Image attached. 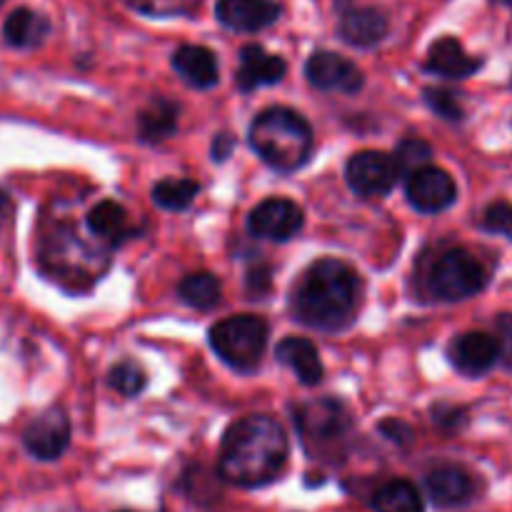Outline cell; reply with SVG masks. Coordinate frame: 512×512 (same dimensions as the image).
<instances>
[{"label":"cell","mask_w":512,"mask_h":512,"mask_svg":"<svg viewBox=\"0 0 512 512\" xmlns=\"http://www.w3.org/2000/svg\"><path fill=\"white\" fill-rule=\"evenodd\" d=\"M350 190L360 198H383L398 183V170L390 155L380 150H360L348 160L345 168Z\"/></svg>","instance_id":"cell-7"},{"label":"cell","mask_w":512,"mask_h":512,"mask_svg":"<svg viewBox=\"0 0 512 512\" xmlns=\"http://www.w3.org/2000/svg\"><path fill=\"white\" fill-rule=\"evenodd\" d=\"M498 345L500 360L512 370V315H500L498 318Z\"/></svg>","instance_id":"cell-31"},{"label":"cell","mask_w":512,"mask_h":512,"mask_svg":"<svg viewBox=\"0 0 512 512\" xmlns=\"http://www.w3.org/2000/svg\"><path fill=\"white\" fill-rule=\"evenodd\" d=\"M215 15L225 28L258 33L280 18V5L275 0H218Z\"/></svg>","instance_id":"cell-14"},{"label":"cell","mask_w":512,"mask_h":512,"mask_svg":"<svg viewBox=\"0 0 512 512\" xmlns=\"http://www.w3.org/2000/svg\"><path fill=\"white\" fill-rule=\"evenodd\" d=\"M0 3H3V0H0Z\"/></svg>","instance_id":"cell-37"},{"label":"cell","mask_w":512,"mask_h":512,"mask_svg":"<svg viewBox=\"0 0 512 512\" xmlns=\"http://www.w3.org/2000/svg\"><path fill=\"white\" fill-rule=\"evenodd\" d=\"M208 338L223 363L238 373H253L268 348L270 328L258 315H233L215 323Z\"/></svg>","instance_id":"cell-4"},{"label":"cell","mask_w":512,"mask_h":512,"mask_svg":"<svg viewBox=\"0 0 512 512\" xmlns=\"http://www.w3.org/2000/svg\"><path fill=\"white\" fill-rule=\"evenodd\" d=\"M408 200L420 213H443L458 200V185L448 170L428 165L408 178Z\"/></svg>","instance_id":"cell-11"},{"label":"cell","mask_w":512,"mask_h":512,"mask_svg":"<svg viewBox=\"0 0 512 512\" xmlns=\"http://www.w3.org/2000/svg\"><path fill=\"white\" fill-rule=\"evenodd\" d=\"M483 68V58H475V55L465 53L463 43L458 38H445L435 40L428 50V60H425V70L433 75L448 80H463L475 75Z\"/></svg>","instance_id":"cell-15"},{"label":"cell","mask_w":512,"mask_h":512,"mask_svg":"<svg viewBox=\"0 0 512 512\" xmlns=\"http://www.w3.org/2000/svg\"><path fill=\"white\" fill-rule=\"evenodd\" d=\"M380 430L388 435V440H393V443L398 445H408L410 440H413V430H410L403 420H385V423L380 425Z\"/></svg>","instance_id":"cell-32"},{"label":"cell","mask_w":512,"mask_h":512,"mask_svg":"<svg viewBox=\"0 0 512 512\" xmlns=\"http://www.w3.org/2000/svg\"><path fill=\"white\" fill-rule=\"evenodd\" d=\"M248 230L253 238L285 243L303 230V210L288 198H268L250 210Z\"/></svg>","instance_id":"cell-8"},{"label":"cell","mask_w":512,"mask_h":512,"mask_svg":"<svg viewBox=\"0 0 512 512\" xmlns=\"http://www.w3.org/2000/svg\"><path fill=\"white\" fill-rule=\"evenodd\" d=\"M305 75H308L310 85L318 90H330V93H358L363 88L365 78L363 70L353 63V60L343 58L333 50H318L305 63Z\"/></svg>","instance_id":"cell-9"},{"label":"cell","mask_w":512,"mask_h":512,"mask_svg":"<svg viewBox=\"0 0 512 512\" xmlns=\"http://www.w3.org/2000/svg\"><path fill=\"white\" fill-rule=\"evenodd\" d=\"M295 420H298V430L305 445L315 448V453L335 455V448L348 443V435L353 430L350 413L345 410V405H340L333 398L303 405V408L295 410Z\"/></svg>","instance_id":"cell-6"},{"label":"cell","mask_w":512,"mask_h":512,"mask_svg":"<svg viewBox=\"0 0 512 512\" xmlns=\"http://www.w3.org/2000/svg\"><path fill=\"white\" fill-rule=\"evenodd\" d=\"M178 295L190 308L213 310L215 305H220V298H223V285H220L218 275L200 270V273H190L180 280Z\"/></svg>","instance_id":"cell-22"},{"label":"cell","mask_w":512,"mask_h":512,"mask_svg":"<svg viewBox=\"0 0 512 512\" xmlns=\"http://www.w3.org/2000/svg\"><path fill=\"white\" fill-rule=\"evenodd\" d=\"M198 190V183L188 178L160 180L153 188V203L163 210H185L188 205H193Z\"/></svg>","instance_id":"cell-25"},{"label":"cell","mask_w":512,"mask_h":512,"mask_svg":"<svg viewBox=\"0 0 512 512\" xmlns=\"http://www.w3.org/2000/svg\"><path fill=\"white\" fill-rule=\"evenodd\" d=\"M495 3H503V5H508V8H512V0H495Z\"/></svg>","instance_id":"cell-35"},{"label":"cell","mask_w":512,"mask_h":512,"mask_svg":"<svg viewBox=\"0 0 512 512\" xmlns=\"http://www.w3.org/2000/svg\"><path fill=\"white\" fill-rule=\"evenodd\" d=\"M178 130V105L165 98H155L153 103L138 115V135L145 143H163Z\"/></svg>","instance_id":"cell-21"},{"label":"cell","mask_w":512,"mask_h":512,"mask_svg":"<svg viewBox=\"0 0 512 512\" xmlns=\"http://www.w3.org/2000/svg\"><path fill=\"white\" fill-rule=\"evenodd\" d=\"M200 0H130L135 10L153 18H175V15H190L198 8Z\"/></svg>","instance_id":"cell-28"},{"label":"cell","mask_w":512,"mask_h":512,"mask_svg":"<svg viewBox=\"0 0 512 512\" xmlns=\"http://www.w3.org/2000/svg\"><path fill=\"white\" fill-rule=\"evenodd\" d=\"M485 285H488V273H485L483 263L463 248H453L440 255L428 275L430 293L445 303L475 298L478 293H483Z\"/></svg>","instance_id":"cell-5"},{"label":"cell","mask_w":512,"mask_h":512,"mask_svg":"<svg viewBox=\"0 0 512 512\" xmlns=\"http://www.w3.org/2000/svg\"><path fill=\"white\" fill-rule=\"evenodd\" d=\"M123 512H130V510H123Z\"/></svg>","instance_id":"cell-36"},{"label":"cell","mask_w":512,"mask_h":512,"mask_svg":"<svg viewBox=\"0 0 512 512\" xmlns=\"http://www.w3.org/2000/svg\"><path fill=\"white\" fill-rule=\"evenodd\" d=\"M425 103L433 113H438L440 118L445 120H463L465 118V110L463 103H460L458 95L453 90H445V88H425L423 93Z\"/></svg>","instance_id":"cell-29"},{"label":"cell","mask_w":512,"mask_h":512,"mask_svg":"<svg viewBox=\"0 0 512 512\" xmlns=\"http://www.w3.org/2000/svg\"><path fill=\"white\" fill-rule=\"evenodd\" d=\"M50 33V20L30 8H15L3 23V38L10 48H38Z\"/></svg>","instance_id":"cell-20"},{"label":"cell","mask_w":512,"mask_h":512,"mask_svg":"<svg viewBox=\"0 0 512 512\" xmlns=\"http://www.w3.org/2000/svg\"><path fill=\"white\" fill-rule=\"evenodd\" d=\"M88 228L98 238L115 240L120 235H125V230H128V213L115 200H103V203H98L88 213Z\"/></svg>","instance_id":"cell-24"},{"label":"cell","mask_w":512,"mask_h":512,"mask_svg":"<svg viewBox=\"0 0 512 512\" xmlns=\"http://www.w3.org/2000/svg\"><path fill=\"white\" fill-rule=\"evenodd\" d=\"M5 210H8V195H5L3 190H0V218H3Z\"/></svg>","instance_id":"cell-34"},{"label":"cell","mask_w":512,"mask_h":512,"mask_svg":"<svg viewBox=\"0 0 512 512\" xmlns=\"http://www.w3.org/2000/svg\"><path fill=\"white\" fill-rule=\"evenodd\" d=\"M430 158H433V148H430L425 140L408 138L398 145V150H395L393 155V163L400 178H403V175L405 178H410V175L418 173V170L428 168Z\"/></svg>","instance_id":"cell-26"},{"label":"cell","mask_w":512,"mask_h":512,"mask_svg":"<svg viewBox=\"0 0 512 512\" xmlns=\"http://www.w3.org/2000/svg\"><path fill=\"white\" fill-rule=\"evenodd\" d=\"M248 138L250 148L263 158V163L280 173L303 168L313 153V130L308 120L283 105L265 108L255 115Z\"/></svg>","instance_id":"cell-3"},{"label":"cell","mask_w":512,"mask_h":512,"mask_svg":"<svg viewBox=\"0 0 512 512\" xmlns=\"http://www.w3.org/2000/svg\"><path fill=\"white\" fill-rule=\"evenodd\" d=\"M375 512H423V498L410 480H390L373 495Z\"/></svg>","instance_id":"cell-23"},{"label":"cell","mask_w":512,"mask_h":512,"mask_svg":"<svg viewBox=\"0 0 512 512\" xmlns=\"http://www.w3.org/2000/svg\"><path fill=\"white\" fill-rule=\"evenodd\" d=\"M288 435L270 415H248L228 428L218 455V475L235 488H263L288 463Z\"/></svg>","instance_id":"cell-1"},{"label":"cell","mask_w":512,"mask_h":512,"mask_svg":"<svg viewBox=\"0 0 512 512\" xmlns=\"http://www.w3.org/2000/svg\"><path fill=\"white\" fill-rule=\"evenodd\" d=\"M430 500L438 508H460L468 503L475 493V483L463 468L458 465H440L425 478Z\"/></svg>","instance_id":"cell-16"},{"label":"cell","mask_w":512,"mask_h":512,"mask_svg":"<svg viewBox=\"0 0 512 512\" xmlns=\"http://www.w3.org/2000/svg\"><path fill=\"white\" fill-rule=\"evenodd\" d=\"M275 358L288 365L303 385H318L323 380V360L308 338H283L275 348Z\"/></svg>","instance_id":"cell-19"},{"label":"cell","mask_w":512,"mask_h":512,"mask_svg":"<svg viewBox=\"0 0 512 512\" xmlns=\"http://www.w3.org/2000/svg\"><path fill=\"white\" fill-rule=\"evenodd\" d=\"M285 60L280 55L268 53L263 45H245L240 50V68L235 73V85L240 93H253L263 85H275L283 80Z\"/></svg>","instance_id":"cell-13"},{"label":"cell","mask_w":512,"mask_h":512,"mask_svg":"<svg viewBox=\"0 0 512 512\" xmlns=\"http://www.w3.org/2000/svg\"><path fill=\"white\" fill-rule=\"evenodd\" d=\"M173 70L188 85L208 90L218 85V58L203 45H183L173 53Z\"/></svg>","instance_id":"cell-18"},{"label":"cell","mask_w":512,"mask_h":512,"mask_svg":"<svg viewBox=\"0 0 512 512\" xmlns=\"http://www.w3.org/2000/svg\"><path fill=\"white\" fill-rule=\"evenodd\" d=\"M23 445L35 460H58L70 445V420L60 408H50L30 420Z\"/></svg>","instance_id":"cell-10"},{"label":"cell","mask_w":512,"mask_h":512,"mask_svg":"<svg viewBox=\"0 0 512 512\" xmlns=\"http://www.w3.org/2000/svg\"><path fill=\"white\" fill-rule=\"evenodd\" d=\"M363 283L348 263L323 258L310 265L293 290V315L308 328L338 333L355 320Z\"/></svg>","instance_id":"cell-2"},{"label":"cell","mask_w":512,"mask_h":512,"mask_svg":"<svg viewBox=\"0 0 512 512\" xmlns=\"http://www.w3.org/2000/svg\"><path fill=\"white\" fill-rule=\"evenodd\" d=\"M108 380H110V388H115L120 395H125V398H135V395H140L145 390V383H148L145 373L135 363H118L113 370H110Z\"/></svg>","instance_id":"cell-27"},{"label":"cell","mask_w":512,"mask_h":512,"mask_svg":"<svg viewBox=\"0 0 512 512\" xmlns=\"http://www.w3.org/2000/svg\"><path fill=\"white\" fill-rule=\"evenodd\" d=\"M448 358L453 368L465 378H483L500 360V345L493 335L470 330L450 343Z\"/></svg>","instance_id":"cell-12"},{"label":"cell","mask_w":512,"mask_h":512,"mask_svg":"<svg viewBox=\"0 0 512 512\" xmlns=\"http://www.w3.org/2000/svg\"><path fill=\"white\" fill-rule=\"evenodd\" d=\"M480 228L485 233L503 235V238L512 240V205L508 200H495L493 205H488L480 220Z\"/></svg>","instance_id":"cell-30"},{"label":"cell","mask_w":512,"mask_h":512,"mask_svg":"<svg viewBox=\"0 0 512 512\" xmlns=\"http://www.w3.org/2000/svg\"><path fill=\"white\" fill-rule=\"evenodd\" d=\"M233 148H235L233 135L220 133L218 138L213 140V160H218V163H223V160L230 158V153H233Z\"/></svg>","instance_id":"cell-33"},{"label":"cell","mask_w":512,"mask_h":512,"mask_svg":"<svg viewBox=\"0 0 512 512\" xmlns=\"http://www.w3.org/2000/svg\"><path fill=\"white\" fill-rule=\"evenodd\" d=\"M388 30V18L378 8H350L338 23L340 38L355 48H373L388 35Z\"/></svg>","instance_id":"cell-17"}]
</instances>
